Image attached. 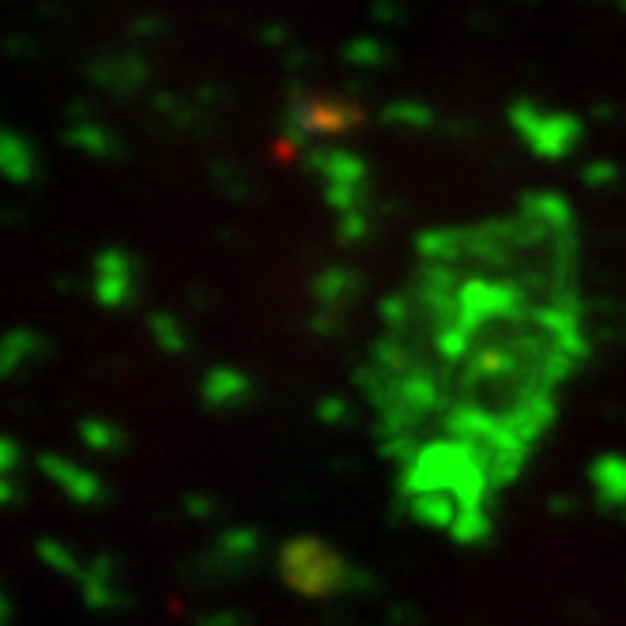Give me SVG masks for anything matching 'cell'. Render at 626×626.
Wrapping results in <instances>:
<instances>
[{"label":"cell","instance_id":"2e32d148","mask_svg":"<svg viewBox=\"0 0 626 626\" xmlns=\"http://www.w3.org/2000/svg\"><path fill=\"white\" fill-rule=\"evenodd\" d=\"M623 12H626V8H623Z\"/></svg>","mask_w":626,"mask_h":626},{"label":"cell","instance_id":"6da1fadb","mask_svg":"<svg viewBox=\"0 0 626 626\" xmlns=\"http://www.w3.org/2000/svg\"><path fill=\"white\" fill-rule=\"evenodd\" d=\"M400 487L408 494H449L457 502L460 518L468 513H491V483H487L483 468L468 457L465 446L449 441L446 435L430 438L427 446L419 449L416 460L404 468Z\"/></svg>","mask_w":626,"mask_h":626},{"label":"cell","instance_id":"30bf717a","mask_svg":"<svg viewBox=\"0 0 626 626\" xmlns=\"http://www.w3.org/2000/svg\"><path fill=\"white\" fill-rule=\"evenodd\" d=\"M382 117L389 125L397 128H430L438 122L435 109H430L427 103H416V98H400V103H389L382 109Z\"/></svg>","mask_w":626,"mask_h":626},{"label":"cell","instance_id":"4fadbf2b","mask_svg":"<svg viewBox=\"0 0 626 626\" xmlns=\"http://www.w3.org/2000/svg\"><path fill=\"white\" fill-rule=\"evenodd\" d=\"M582 178L588 181V186H596V189H604V186H612V181H619V167L615 163H588V167L582 170Z\"/></svg>","mask_w":626,"mask_h":626},{"label":"cell","instance_id":"7a4b0ae2","mask_svg":"<svg viewBox=\"0 0 626 626\" xmlns=\"http://www.w3.org/2000/svg\"><path fill=\"white\" fill-rule=\"evenodd\" d=\"M441 435L468 449V457L483 468L491 491L494 487H510L524 472V465H529V449H532L529 441L518 430L505 427V422L483 416L476 408L453 404L446 411V419H441Z\"/></svg>","mask_w":626,"mask_h":626},{"label":"cell","instance_id":"7c38bea8","mask_svg":"<svg viewBox=\"0 0 626 626\" xmlns=\"http://www.w3.org/2000/svg\"><path fill=\"white\" fill-rule=\"evenodd\" d=\"M344 58L352 64H363V69H377V64H385V58H389V50H385V42H377V39L366 34V39L347 42Z\"/></svg>","mask_w":626,"mask_h":626},{"label":"cell","instance_id":"5bb4252c","mask_svg":"<svg viewBox=\"0 0 626 626\" xmlns=\"http://www.w3.org/2000/svg\"><path fill=\"white\" fill-rule=\"evenodd\" d=\"M366 230H371V216L366 211H352V216L340 219V238H347V242H358Z\"/></svg>","mask_w":626,"mask_h":626},{"label":"cell","instance_id":"277c9868","mask_svg":"<svg viewBox=\"0 0 626 626\" xmlns=\"http://www.w3.org/2000/svg\"><path fill=\"white\" fill-rule=\"evenodd\" d=\"M283 577L306 596H333L352 585V566L321 540H294L283 547Z\"/></svg>","mask_w":626,"mask_h":626},{"label":"cell","instance_id":"ba28073f","mask_svg":"<svg viewBox=\"0 0 626 626\" xmlns=\"http://www.w3.org/2000/svg\"><path fill=\"white\" fill-rule=\"evenodd\" d=\"M408 513L427 529H441V532H453V524L460 518L457 502L449 494H408Z\"/></svg>","mask_w":626,"mask_h":626},{"label":"cell","instance_id":"8992f818","mask_svg":"<svg viewBox=\"0 0 626 626\" xmlns=\"http://www.w3.org/2000/svg\"><path fill=\"white\" fill-rule=\"evenodd\" d=\"M596 487V499H601L604 510L612 513H626V457L623 453H604L593 460L588 468Z\"/></svg>","mask_w":626,"mask_h":626},{"label":"cell","instance_id":"9c48e42d","mask_svg":"<svg viewBox=\"0 0 626 626\" xmlns=\"http://www.w3.org/2000/svg\"><path fill=\"white\" fill-rule=\"evenodd\" d=\"M555 416H559L555 397H540V400H532L529 408H524L521 416L510 422V430H518V435L532 446V441H536L543 430H547L551 422H555Z\"/></svg>","mask_w":626,"mask_h":626},{"label":"cell","instance_id":"8fae6325","mask_svg":"<svg viewBox=\"0 0 626 626\" xmlns=\"http://www.w3.org/2000/svg\"><path fill=\"white\" fill-rule=\"evenodd\" d=\"M355 291H358V280H355V272H347V269H328L317 280V299L325 302V306H344Z\"/></svg>","mask_w":626,"mask_h":626},{"label":"cell","instance_id":"52a82bcc","mask_svg":"<svg viewBox=\"0 0 626 626\" xmlns=\"http://www.w3.org/2000/svg\"><path fill=\"white\" fill-rule=\"evenodd\" d=\"M521 216L536 219V223L551 227V230H574V211H570V200L563 192H529L521 200Z\"/></svg>","mask_w":626,"mask_h":626},{"label":"cell","instance_id":"9a60e30c","mask_svg":"<svg viewBox=\"0 0 626 626\" xmlns=\"http://www.w3.org/2000/svg\"><path fill=\"white\" fill-rule=\"evenodd\" d=\"M321 416L344 422V419H352V408H347V400H325V404H321Z\"/></svg>","mask_w":626,"mask_h":626},{"label":"cell","instance_id":"3957f363","mask_svg":"<svg viewBox=\"0 0 626 626\" xmlns=\"http://www.w3.org/2000/svg\"><path fill=\"white\" fill-rule=\"evenodd\" d=\"M510 125L513 133L529 144V152H536L540 159H563L585 136L582 117L543 109L540 103H532V98H518V103L510 106Z\"/></svg>","mask_w":626,"mask_h":626},{"label":"cell","instance_id":"5b68a950","mask_svg":"<svg viewBox=\"0 0 626 626\" xmlns=\"http://www.w3.org/2000/svg\"><path fill=\"white\" fill-rule=\"evenodd\" d=\"M313 170L325 178V197L340 216H352V211H366L363 197H366V181H371V170L358 155L344 152V147H328V152L313 155Z\"/></svg>","mask_w":626,"mask_h":626}]
</instances>
